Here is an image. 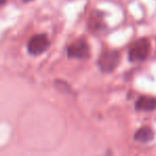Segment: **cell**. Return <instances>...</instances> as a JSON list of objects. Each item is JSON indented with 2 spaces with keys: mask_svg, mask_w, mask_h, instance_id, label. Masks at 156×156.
Returning a JSON list of instances; mask_svg holds the SVG:
<instances>
[{
  "mask_svg": "<svg viewBox=\"0 0 156 156\" xmlns=\"http://www.w3.org/2000/svg\"><path fill=\"white\" fill-rule=\"evenodd\" d=\"M151 52L150 39L147 37H142L135 41L131 45L129 49V61L132 63L144 62L148 58Z\"/></svg>",
  "mask_w": 156,
  "mask_h": 156,
  "instance_id": "6da1fadb",
  "label": "cell"
},
{
  "mask_svg": "<svg viewBox=\"0 0 156 156\" xmlns=\"http://www.w3.org/2000/svg\"><path fill=\"white\" fill-rule=\"evenodd\" d=\"M120 63V53L117 50H104L98 58V66L102 72H112Z\"/></svg>",
  "mask_w": 156,
  "mask_h": 156,
  "instance_id": "7a4b0ae2",
  "label": "cell"
},
{
  "mask_svg": "<svg viewBox=\"0 0 156 156\" xmlns=\"http://www.w3.org/2000/svg\"><path fill=\"white\" fill-rule=\"evenodd\" d=\"M67 55L76 60H86L90 56V47L85 39H78L67 48Z\"/></svg>",
  "mask_w": 156,
  "mask_h": 156,
  "instance_id": "3957f363",
  "label": "cell"
},
{
  "mask_svg": "<svg viewBox=\"0 0 156 156\" xmlns=\"http://www.w3.org/2000/svg\"><path fill=\"white\" fill-rule=\"evenodd\" d=\"M50 41L46 34H35L28 41V52L32 55H39L49 48Z\"/></svg>",
  "mask_w": 156,
  "mask_h": 156,
  "instance_id": "277c9868",
  "label": "cell"
},
{
  "mask_svg": "<svg viewBox=\"0 0 156 156\" xmlns=\"http://www.w3.org/2000/svg\"><path fill=\"white\" fill-rule=\"evenodd\" d=\"M105 28L104 18H103V13L101 12H94L90 15L88 20V29L91 32H100Z\"/></svg>",
  "mask_w": 156,
  "mask_h": 156,
  "instance_id": "5b68a950",
  "label": "cell"
},
{
  "mask_svg": "<svg viewBox=\"0 0 156 156\" xmlns=\"http://www.w3.org/2000/svg\"><path fill=\"white\" fill-rule=\"evenodd\" d=\"M135 107L138 111L151 112L156 109V98L153 97H140L135 103Z\"/></svg>",
  "mask_w": 156,
  "mask_h": 156,
  "instance_id": "8992f818",
  "label": "cell"
},
{
  "mask_svg": "<svg viewBox=\"0 0 156 156\" xmlns=\"http://www.w3.org/2000/svg\"><path fill=\"white\" fill-rule=\"evenodd\" d=\"M154 138V132L148 126H144L139 129L135 134V140L139 142H150Z\"/></svg>",
  "mask_w": 156,
  "mask_h": 156,
  "instance_id": "52a82bcc",
  "label": "cell"
},
{
  "mask_svg": "<svg viewBox=\"0 0 156 156\" xmlns=\"http://www.w3.org/2000/svg\"><path fill=\"white\" fill-rule=\"evenodd\" d=\"M5 2H6V0H0V6L3 5V4L5 3Z\"/></svg>",
  "mask_w": 156,
  "mask_h": 156,
  "instance_id": "ba28073f",
  "label": "cell"
},
{
  "mask_svg": "<svg viewBox=\"0 0 156 156\" xmlns=\"http://www.w3.org/2000/svg\"><path fill=\"white\" fill-rule=\"evenodd\" d=\"M23 2H31V1H33V0H21Z\"/></svg>",
  "mask_w": 156,
  "mask_h": 156,
  "instance_id": "9c48e42d",
  "label": "cell"
}]
</instances>
